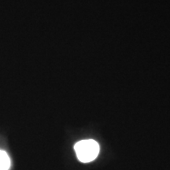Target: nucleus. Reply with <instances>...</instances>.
Segmentation results:
<instances>
[{"instance_id": "f03ea898", "label": "nucleus", "mask_w": 170, "mask_h": 170, "mask_svg": "<svg viewBox=\"0 0 170 170\" xmlns=\"http://www.w3.org/2000/svg\"><path fill=\"white\" fill-rule=\"evenodd\" d=\"M10 167V159L4 151L0 150V170H8Z\"/></svg>"}, {"instance_id": "f257e3e1", "label": "nucleus", "mask_w": 170, "mask_h": 170, "mask_svg": "<svg viewBox=\"0 0 170 170\" xmlns=\"http://www.w3.org/2000/svg\"><path fill=\"white\" fill-rule=\"evenodd\" d=\"M74 149L77 158L83 163L94 161L99 153V145L93 139H86L76 143Z\"/></svg>"}]
</instances>
